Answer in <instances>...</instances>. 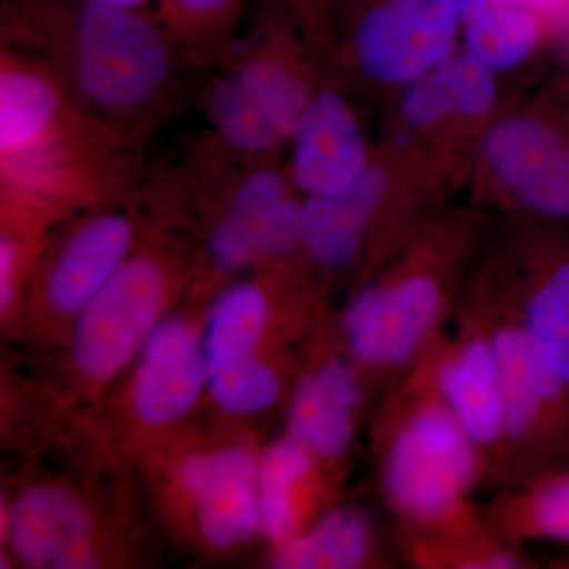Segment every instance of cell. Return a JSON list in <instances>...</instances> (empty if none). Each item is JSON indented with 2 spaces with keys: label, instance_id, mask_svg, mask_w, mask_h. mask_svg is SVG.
<instances>
[{
  "label": "cell",
  "instance_id": "4",
  "mask_svg": "<svg viewBox=\"0 0 569 569\" xmlns=\"http://www.w3.org/2000/svg\"><path fill=\"white\" fill-rule=\"evenodd\" d=\"M473 471V449L459 419L429 408L397 437L389 456V492L403 511L432 518L451 507Z\"/></svg>",
  "mask_w": 569,
  "mask_h": 569
},
{
  "label": "cell",
  "instance_id": "22",
  "mask_svg": "<svg viewBox=\"0 0 569 569\" xmlns=\"http://www.w3.org/2000/svg\"><path fill=\"white\" fill-rule=\"evenodd\" d=\"M310 470V456L298 440H284L266 451L257 470L261 526L274 541H287L296 529L293 488Z\"/></svg>",
  "mask_w": 569,
  "mask_h": 569
},
{
  "label": "cell",
  "instance_id": "6",
  "mask_svg": "<svg viewBox=\"0 0 569 569\" xmlns=\"http://www.w3.org/2000/svg\"><path fill=\"white\" fill-rule=\"evenodd\" d=\"M291 140V174L307 197L343 192L369 170L358 118L331 89L313 93Z\"/></svg>",
  "mask_w": 569,
  "mask_h": 569
},
{
  "label": "cell",
  "instance_id": "20",
  "mask_svg": "<svg viewBox=\"0 0 569 569\" xmlns=\"http://www.w3.org/2000/svg\"><path fill=\"white\" fill-rule=\"evenodd\" d=\"M367 527L355 511H335L301 538L287 539L272 557L280 569H350L359 567L367 553Z\"/></svg>",
  "mask_w": 569,
  "mask_h": 569
},
{
  "label": "cell",
  "instance_id": "30",
  "mask_svg": "<svg viewBox=\"0 0 569 569\" xmlns=\"http://www.w3.org/2000/svg\"><path fill=\"white\" fill-rule=\"evenodd\" d=\"M533 11H542V13H552L563 6L565 0H523Z\"/></svg>",
  "mask_w": 569,
  "mask_h": 569
},
{
  "label": "cell",
  "instance_id": "12",
  "mask_svg": "<svg viewBox=\"0 0 569 569\" xmlns=\"http://www.w3.org/2000/svg\"><path fill=\"white\" fill-rule=\"evenodd\" d=\"M206 366L192 329L182 321L157 326L146 342L133 402L151 426L176 421L193 407L203 388Z\"/></svg>",
  "mask_w": 569,
  "mask_h": 569
},
{
  "label": "cell",
  "instance_id": "26",
  "mask_svg": "<svg viewBox=\"0 0 569 569\" xmlns=\"http://www.w3.org/2000/svg\"><path fill=\"white\" fill-rule=\"evenodd\" d=\"M296 241H301V204L287 193L266 216L260 233V254H283Z\"/></svg>",
  "mask_w": 569,
  "mask_h": 569
},
{
  "label": "cell",
  "instance_id": "7",
  "mask_svg": "<svg viewBox=\"0 0 569 569\" xmlns=\"http://www.w3.org/2000/svg\"><path fill=\"white\" fill-rule=\"evenodd\" d=\"M257 470L246 448L193 456L182 463L179 478L197 503L201 533L213 548L246 541L260 526Z\"/></svg>",
  "mask_w": 569,
  "mask_h": 569
},
{
  "label": "cell",
  "instance_id": "8",
  "mask_svg": "<svg viewBox=\"0 0 569 569\" xmlns=\"http://www.w3.org/2000/svg\"><path fill=\"white\" fill-rule=\"evenodd\" d=\"M489 162L523 203L569 216V152L548 127L529 119L497 126L486 142Z\"/></svg>",
  "mask_w": 569,
  "mask_h": 569
},
{
  "label": "cell",
  "instance_id": "11",
  "mask_svg": "<svg viewBox=\"0 0 569 569\" xmlns=\"http://www.w3.org/2000/svg\"><path fill=\"white\" fill-rule=\"evenodd\" d=\"M7 531L14 552L29 567H97L88 515L67 490L36 488L22 493L9 511Z\"/></svg>",
  "mask_w": 569,
  "mask_h": 569
},
{
  "label": "cell",
  "instance_id": "32",
  "mask_svg": "<svg viewBox=\"0 0 569 569\" xmlns=\"http://www.w3.org/2000/svg\"><path fill=\"white\" fill-rule=\"evenodd\" d=\"M488 567L497 569L512 568L515 567V560H512V557L507 556V553H500V556H496L489 561Z\"/></svg>",
  "mask_w": 569,
  "mask_h": 569
},
{
  "label": "cell",
  "instance_id": "1",
  "mask_svg": "<svg viewBox=\"0 0 569 569\" xmlns=\"http://www.w3.org/2000/svg\"><path fill=\"white\" fill-rule=\"evenodd\" d=\"M2 33L50 67L82 114L133 148L173 102L186 59L156 13L88 0H3Z\"/></svg>",
  "mask_w": 569,
  "mask_h": 569
},
{
  "label": "cell",
  "instance_id": "31",
  "mask_svg": "<svg viewBox=\"0 0 569 569\" xmlns=\"http://www.w3.org/2000/svg\"><path fill=\"white\" fill-rule=\"evenodd\" d=\"M88 2L102 3V6L129 7V9H146L152 0H88Z\"/></svg>",
  "mask_w": 569,
  "mask_h": 569
},
{
  "label": "cell",
  "instance_id": "18",
  "mask_svg": "<svg viewBox=\"0 0 569 569\" xmlns=\"http://www.w3.org/2000/svg\"><path fill=\"white\" fill-rule=\"evenodd\" d=\"M441 388L468 437L489 441L498 436L505 418L492 347L470 343L458 365L441 372Z\"/></svg>",
  "mask_w": 569,
  "mask_h": 569
},
{
  "label": "cell",
  "instance_id": "3",
  "mask_svg": "<svg viewBox=\"0 0 569 569\" xmlns=\"http://www.w3.org/2000/svg\"><path fill=\"white\" fill-rule=\"evenodd\" d=\"M167 288L162 260L151 253L130 252L81 309L73 340L78 369L96 380L114 376L151 329Z\"/></svg>",
  "mask_w": 569,
  "mask_h": 569
},
{
  "label": "cell",
  "instance_id": "28",
  "mask_svg": "<svg viewBox=\"0 0 569 569\" xmlns=\"http://www.w3.org/2000/svg\"><path fill=\"white\" fill-rule=\"evenodd\" d=\"M21 246L11 236H3L0 242V306L7 309L17 295L20 276Z\"/></svg>",
  "mask_w": 569,
  "mask_h": 569
},
{
  "label": "cell",
  "instance_id": "21",
  "mask_svg": "<svg viewBox=\"0 0 569 569\" xmlns=\"http://www.w3.org/2000/svg\"><path fill=\"white\" fill-rule=\"evenodd\" d=\"M268 320V301L257 283L234 284L213 307L206 336L208 370L253 356Z\"/></svg>",
  "mask_w": 569,
  "mask_h": 569
},
{
  "label": "cell",
  "instance_id": "2",
  "mask_svg": "<svg viewBox=\"0 0 569 569\" xmlns=\"http://www.w3.org/2000/svg\"><path fill=\"white\" fill-rule=\"evenodd\" d=\"M203 93L209 144L238 163L260 162L293 138L313 93L260 41L230 44Z\"/></svg>",
  "mask_w": 569,
  "mask_h": 569
},
{
  "label": "cell",
  "instance_id": "19",
  "mask_svg": "<svg viewBox=\"0 0 569 569\" xmlns=\"http://www.w3.org/2000/svg\"><path fill=\"white\" fill-rule=\"evenodd\" d=\"M157 18L183 58L209 61L230 47L231 29L244 0H156Z\"/></svg>",
  "mask_w": 569,
  "mask_h": 569
},
{
  "label": "cell",
  "instance_id": "25",
  "mask_svg": "<svg viewBox=\"0 0 569 569\" xmlns=\"http://www.w3.org/2000/svg\"><path fill=\"white\" fill-rule=\"evenodd\" d=\"M529 332L548 348L569 385V261L531 299Z\"/></svg>",
  "mask_w": 569,
  "mask_h": 569
},
{
  "label": "cell",
  "instance_id": "10",
  "mask_svg": "<svg viewBox=\"0 0 569 569\" xmlns=\"http://www.w3.org/2000/svg\"><path fill=\"white\" fill-rule=\"evenodd\" d=\"M134 227L127 213L104 211L84 220L63 242L44 282L52 309L81 312L132 252Z\"/></svg>",
  "mask_w": 569,
  "mask_h": 569
},
{
  "label": "cell",
  "instance_id": "13",
  "mask_svg": "<svg viewBox=\"0 0 569 569\" xmlns=\"http://www.w3.org/2000/svg\"><path fill=\"white\" fill-rule=\"evenodd\" d=\"M230 167L223 213L208 239L209 263L222 274L241 271L260 254L266 216L288 193L287 181L274 168L261 162Z\"/></svg>",
  "mask_w": 569,
  "mask_h": 569
},
{
  "label": "cell",
  "instance_id": "24",
  "mask_svg": "<svg viewBox=\"0 0 569 569\" xmlns=\"http://www.w3.org/2000/svg\"><path fill=\"white\" fill-rule=\"evenodd\" d=\"M217 402L231 413H253L271 406L279 396V378L254 356L209 369Z\"/></svg>",
  "mask_w": 569,
  "mask_h": 569
},
{
  "label": "cell",
  "instance_id": "17",
  "mask_svg": "<svg viewBox=\"0 0 569 569\" xmlns=\"http://www.w3.org/2000/svg\"><path fill=\"white\" fill-rule=\"evenodd\" d=\"M496 93L489 67L470 51L459 52L448 56L436 69L418 78L403 97V112L419 126L451 112L478 116L490 110Z\"/></svg>",
  "mask_w": 569,
  "mask_h": 569
},
{
  "label": "cell",
  "instance_id": "9",
  "mask_svg": "<svg viewBox=\"0 0 569 569\" xmlns=\"http://www.w3.org/2000/svg\"><path fill=\"white\" fill-rule=\"evenodd\" d=\"M438 309L436 283L411 277L389 290H370L348 310L351 350L367 365L400 362L418 346Z\"/></svg>",
  "mask_w": 569,
  "mask_h": 569
},
{
  "label": "cell",
  "instance_id": "5",
  "mask_svg": "<svg viewBox=\"0 0 569 569\" xmlns=\"http://www.w3.org/2000/svg\"><path fill=\"white\" fill-rule=\"evenodd\" d=\"M458 18L456 0H389L359 24L356 59L377 80H418L448 58Z\"/></svg>",
  "mask_w": 569,
  "mask_h": 569
},
{
  "label": "cell",
  "instance_id": "15",
  "mask_svg": "<svg viewBox=\"0 0 569 569\" xmlns=\"http://www.w3.org/2000/svg\"><path fill=\"white\" fill-rule=\"evenodd\" d=\"M359 381L343 362H329L306 377L291 406L295 440L321 456H337L347 448L353 430Z\"/></svg>",
  "mask_w": 569,
  "mask_h": 569
},
{
  "label": "cell",
  "instance_id": "29",
  "mask_svg": "<svg viewBox=\"0 0 569 569\" xmlns=\"http://www.w3.org/2000/svg\"><path fill=\"white\" fill-rule=\"evenodd\" d=\"M516 2L519 0H456L459 18L466 26Z\"/></svg>",
  "mask_w": 569,
  "mask_h": 569
},
{
  "label": "cell",
  "instance_id": "16",
  "mask_svg": "<svg viewBox=\"0 0 569 569\" xmlns=\"http://www.w3.org/2000/svg\"><path fill=\"white\" fill-rule=\"evenodd\" d=\"M493 362L505 427L511 433L529 429L542 400L560 395V377L552 356L529 329H503L492 343Z\"/></svg>",
  "mask_w": 569,
  "mask_h": 569
},
{
  "label": "cell",
  "instance_id": "23",
  "mask_svg": "<svg viewBox=\"0 0 569 569\" xmlns=\"http://www.w3.org/2000/svg\"><path fill=\"white\" fill-rule=\"evenodd\" d=\"M468 51L490 70L518 66L537 44L539 24L523 0L466 26Z\"/></svg>",
  "mask_w": 569,
  "mask_h": 569
},
{
  "label": "cell",
  "instance_id": "14",
  "mask_svg": "<svg viewBox=\"0 0 569 569\" xmlns=\"http://www.w3.org/2000/svg\"><path fill=\"white\" fill-rule=\"evenodd\" d=\"M385 189V174L369 168L343 192L307 197L301 204V242L307 252L328 268L350 263Z\"/></svg>",
  "mask_w": 569,
  "mask_h": 569
},
{
  "label": "cell",
  "instance_id": "27",
  "mask_svg": "<svg viewBox=\"0 0 569 569\" xmlns=\"http://www.w3.org/2000/svg\"><path fill=\"white\" fill-rule=\"evenodd\" d=\"M538 529L548 537L569 539V478L539 496L535 507Z\"/></svg>",
  "mask_w": 569,
  "mask_h": 569
}]
</instances>
